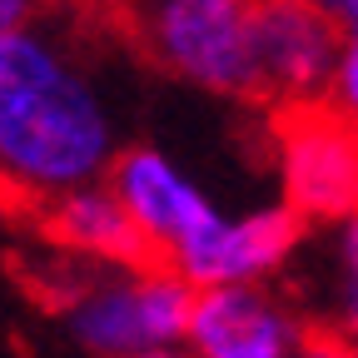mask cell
<instances>
[{
    "mask_svg": "<svg viewBox=\"0 0 358 358\" xmlns=\"http://www.w3.org/2000/svg\"><path fill=\"white\" fill-rule=\"evenodd\" d=\"M343 30L313 0L254 6V100L264 110L329 100Z\"/></svg>",
    "mask_w": 358,
    "mask_h": 358,
    "instance_id": "obj_6",
    "label": "cell"
},
{
    "mask_svg": "<svg viewBox=\"0 0 358 358\" xmlns=\"http://www.w3.org/2000/svg\"><path fill=\"white\" fill-rule=\"evenodd\" d=\"M308 234L313 229L284 199L254 204V209H239V214L214 204L194 229L164 254V264L179 268L194 289L279 284V274H289V264L303 254Z\"/></svg>",
    "mask_w": 358,
    "mask_h": 358,
    "instance_id": "obj_5",
    "label": "cell"
},
{
    "mask_svg": "<svg viewBox=\"0 0 358 358\" xmlns=\"http://www.w3.org/2000/svg\"><path fill=\"white\" fill-rule=\"evenodd\" d=\"M35 219V234L45 244H55L75 259H90V264H140V259H155L134 214L124 209V199L115 194L110 179H95V185H80L60 199H50Z\"/></svg>",
    "mask_w": 358,
    "mask_h": 358,
    "instance_id": "obj_9",
    "label": "cell"
},
{
    "mask_svg": "<svg viewBox=\"0 0 358 358\" xmlns=\"http://www.w3.org/2000/svg\"><path fill=\"white\" fill-rule=\"evenodd\" d=\"M313 329V313H303L274 284H219L194 294L189 343L199 358L229 353H299Z\"/></svg>",
    "mask_w": 358,
    "mask_h": 358,
    "instance_id": "obj_7",
    "label": "cell"
},
{
    "mask_svg": "<svg viewBox=\"0 0 358 358\" xmlns=\"http://www.w3.org/2000/svg\"><path fill=\"white\" fill-rule=\"evenodd\" d=\"M294 358H358V348H353L343 334H334V329H324V324H313Z\"/></svg>",
    "mask_w": 358,
    "mask_h": 358,
    "instance_id": "obj_12",
    "label": "cell"
},
{
    "mask_svg": "<svg viewBox=\"0 0 358 358\" xmlns=\"http://www.w3.org/2000/svg\"><path fill=\"white\" fill-rule=\"evenodd\" d=\"M105 179L124 199V209L134 214L155 259H164L214 209V199L199 189V179L159 145H124Z\"/></svg>",
    "mask_w": 358,
    "mask_h": 358,
    "instance_id": "obj_8",
    "label": "cell"
},
{
    "mask_svg": "<svg viewBox=\"0 0 358 358\" xmlns=\"http://www.w3.org/2000/svg\"><path fill=\"white\" fill-rule=\"evenodd\" d=\"M90 0H60L35 25L0 35V204L40 214L50 199L95 185L120 159L124 120Z\"/></svg>",
    "mask_w": 358,
    "mask_h": 358,
    "instance_id": "obj_1",
    "label": "cell"
},
{
    "mask_svg": "<svg viewBox=\"0 0 358 358\" xmlns=\"http://www.w3.org/2000/svg\"><path fill=\"white\" fill-rule=\"evenodd\" d=\"M140 358H199V348L185 338V343H164V348H150V353H140Z\"/></svg>",
    "mask_w": 358,
    "mask_h": 358,
    "instance_id": "obj_15",
    "label": "cell"
},
{
    "mask_svg": "<svg viewBox=\"0 0 358 358\" xmlns=\"http://www.w3.org/2000/svg\"><path fill=\"white\" fill-rule=\"evenodd\" d=\"M268 164L279 199L308 229H334L358 209V124L329 100L268 110Z\"/></svg>",
    "mask_w": 358,
    "mask_h": 358,
    "instance_id": "obj_4",
    "label": "cell"
},
{
    "mask_svg": "<svg viewBox=\"0 0 358 358\" xmlns=\"http://www.w3.org/2000/svg\"><path fill=\"white\" fill-rule=\"evenodd\" d=\"M338 30H358V0H313Z\"/></svg>",
    "mask_w": 358,
    "mask_h": 358,
    "instance_id": "obj_14",
    "label": "cell"
},
{
    "mask_svg": "<svg viewBox=\"0 0 358 358\" xmlns=\"http://www.w3.org/2000/svg\"><path fill=\"white\" fill-rule=\"evenodd\" d=\"M35 294L90 358H140L164 343H185L194 319V284L164 259L90 264L45 244Z\"/></svg>",
    "mask_w": 358,
    "mask_h": 358,
    "instance_id": "obj_2",
    "label": "cell"
},
{
    "mask_svg": "<svg viewBox=\"0 0 358 358\" xmlns=\"http://www.w3.org/2000/svg\"><path fill=\"white\" fill-rule=\"evenodd\" d=\"M329 105L358 124V30H343L338 65H334V80H329Z\"/></svg>",
    "mask_w": 358,
    "mask_h": 358,
    "instance_id": "obj_11",
    "label": "cell"
},
{
    "mask_svg": "<svg viewBox=\"0 0 358 358\" xmlns=\"http://www.w3.org/2000/svg\"><path fill=\"white\" fill-rule=\"evenodd\" d=\"M115 30L159 75L209 100H254V6L259 0H100Z\"/></svg>",
    "mask_w": 358,
    "mask_h": 358,
    "instance_id": "obj_3",
    "label": "cell"
},
{
    "mask_svg": "<svg viewBox=\"0 0 358 358\" xmlns=\"http://www.w3.org/2000/svg\"><path fill=\"white\" fill-rule=\"evenodd\" d=\"M334 334H343V338H348V343H353V348H358V313H353V319H348V324H343V329H334Z\"/></svg>",
    "mask_w": 358,
    "mask_h": 358,
    "instance_id": "obj_16",
    "label": "cell"
},
{
    "mask_svg": "<svg viewBox=\"0 0 358 358\" xmlns=\"http://www.w3.org/2000/svg\"><path fill=\"white\" fill-rule=\"evenodd\" d=\"M229 358H294V353H229Z\"/></svg>",
    "mask_w": 358,
    "mask_h": 358,
    "instance_id": "obj_17",
    "label": "cell"
},
{
    "mask_svg": "<svg viewBox=\"0 0 358 358\" xmlns=\"http://www.w3.org/2000/svg\"><path fill=\"white\" fill-rule=\"evenodd\" d=\"M60 0H0V35H10L20 25H35L40 15H50Z\"/></svg>",
    "mask_w": 358,
    "mask_h": 358,
    "instance_id": "obj_13",
    "label": "cell"
},
{
    "mask_svg": "<svg viewBox=\"0 0 358 358\" xmlns=\"http://www.w3.org/2000/svg\"><path fill=\"white\" fill-rule=\"evenodd\" d=\"M324 279H319V313L313 324L343 329L358 313V209L324 229Z\"/></svg>",
    "mask_w": 358,
    "mask_h": 358,
    "instance_id": "obj_10",
    "label": "cell"
}]
</instances>
